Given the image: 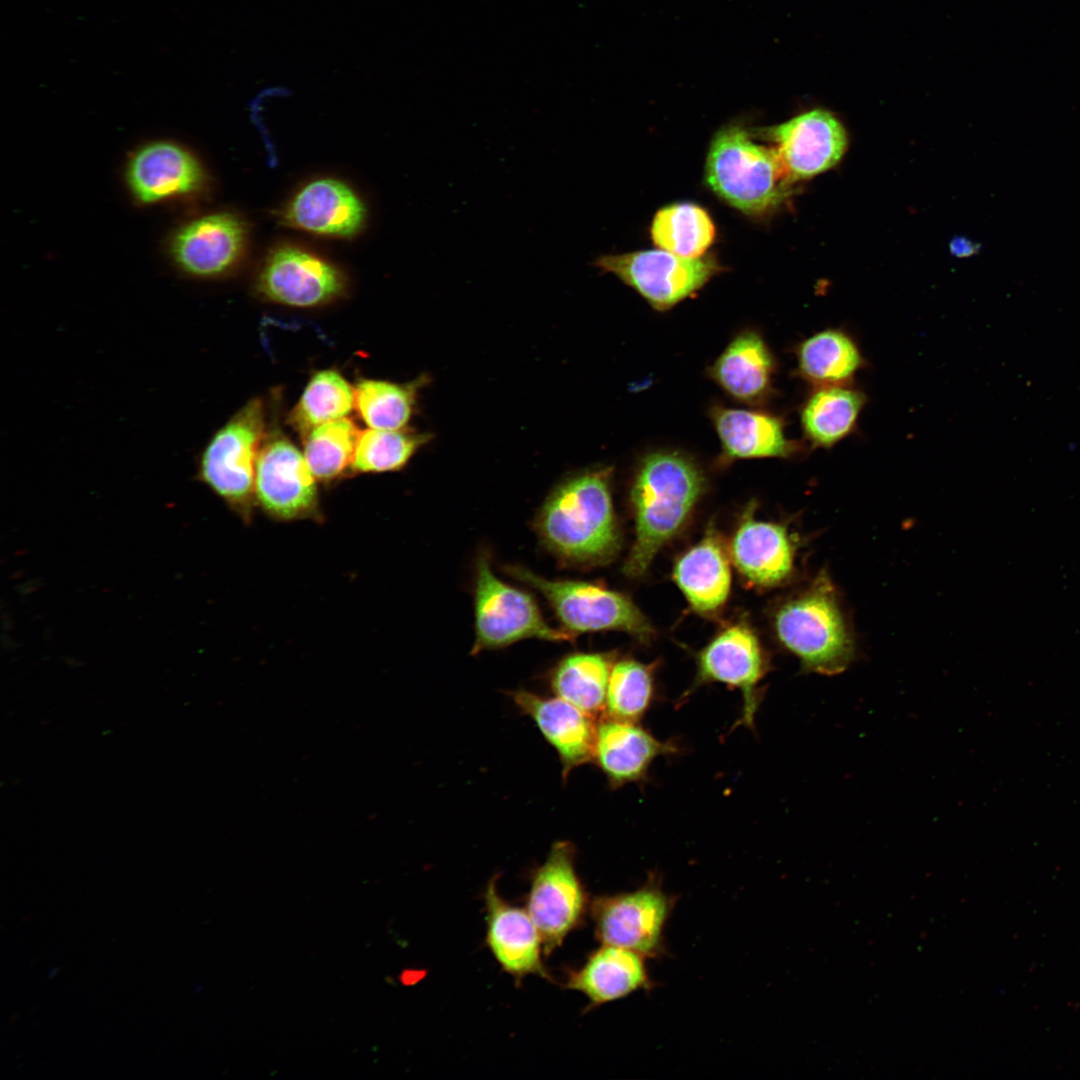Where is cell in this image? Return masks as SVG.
Instances as JSON below:
<instances>
[{
  "label": "cell",
  "mask_w": 1080,
  "mask_h": 1080,
  "mask_svg": "<svg viewBox=\"0 0 1080 1080\" xmlns=\"http://www.w3.org/2000/svg\"><path fill=\"white\" fill-rule=\"evenodd\" d=\"M545 547L571 565L602 564L620 545L609 469L575 475L557 486L535 519Z\"/></svg>",
  "instance_id": "obj_1"
},
{
  "label": "cell",
  "mask_w": 1080,
  "mask_h": 1080,
  "mask_svg": "<svg viewBox=\"0 0 1080 1080\" xmlns=\"http://www.w3.org/2000/svg\"><path fill=\"white\" fill-rule=\"evenodd\" d=\"M703 489L701 471L686 457L660 452L643 460L631 491L636 536L624 565L626 575L639 577L647 571L660 548L684 524Z\"/></svg>",
  "instance_id": "obj_2"
},
{
  "label": "cell",
  "mask_w": 1080,
  "mask_h": 1080,
  "mask_svg": "<svg viewBox=\"0 0 1080 1080\" xmlns=\"http://www.w3.org/2000/svg\"><path fill=\"white\" fill-rule=\"evenodd\" d=\"M774 626L779 641L808 672L840 674L854 660L853 634L825 571L778 608Z\"/></svg>",
  "instance_id": "obj_3"
},
{
  "label": "cell",
  "mask_w": 1080,
  "mask_h": 1080,
  "mask_svg": "<svg viewBox=\"0 0 1080 1080\" xmlns=\"http://www.w3.org/2000/svg\"><path fill=\"white\" fill-rule=\"evenodd\" d=\"M705 180L722 200L748 215L776 208L794 183L776 149L755 143L738 125L722 128L713 137Z\"/></svg>",
  "instance_id": "obj_4"
},
{
  "label": "cell",
  "mask_w": 1080,
  "mask_h": 1080,
  "mask_svg": "<svg viewBox=\"0 0 1080 1080\" xmlns=\"http://www.w3.org/2000/svg\"><path fill=\"white\" fill-rule=\"evenodd\" d=\"M265 440L263 402H246L209 439L201 451L197 475L243 520L255 501L256 463Z\"/></svg>",
  "instance_id": "obj_5"
},
{
  "label": "cell",
  "mask_w": 1080,
  "mask_h": 1080,
  "mask_svg": "<svg viewBox=\"0 0 1080 1080\" xmlns=\"http://www.w3.org/2000/svg\"><path fill=\"white\" fill-rule=\"evenodd\" d=\"M475 642L473 655L499 649L527 638L572 641L575 635L551 627L533 597L497 578L486 552L476 561L474 590Z\"/></svg>",
  "instance_id": "obj_6"
},
{
  "label": "cell",
  "mask_w": 1080,
  "mask_h": 1080,
  "mask_svg": "<svg viewBox=\"0 0 1080 1080\" xmlns=\"http://www.w3.org/2000/svg\"><path fill=\"white\" fill-rule=\"evenodd\" d=\"M513 578L539 591L569 633L620 630L647 640L653 629L641 611L624 595L600 585L573 580H549L523 566H506Z\"/></svg>",
  "instance_id": "obj_7"
},
{
  "label": "cell",
  "mask_w": 1080,
  "mask_h": 1080,
  "mask_svg": "<svg viewBox=\"0 0 1080 1080\" xmlns=\"http://www.w3.org/2000/svg\"><path fill=\"white\" fill-rule=\"evenodd\" d=\"M593 265L617 276L657 310L693 294L720 269L711 256L686 258L663 249L602 255Z\"/></svg>",
  "instance_id": "obj_8"
},
{
  "label": "cell",
  "mask_w": 1080,
  "mask_h": 1080,
  "mask_svg": "<svg viewBox=\"0 0 1080 1080\" xmlns=\"http://www.w3.org/2000/svg\"><path fill=\"white\" fill-rule=\"evenodd\" d=\"M256 289L269 301L311 308L342 297L347 290V278L330 261L286 244L268 254L258 273Z\"/></svg>",
  "instance_id": "obj_9"
},
{
  "label": "cell",
  "mask_w": 1080,
  "mask_h": 1080,
  "mask_svg": "<svg viewBox=\"0 0 1080 1080\" xmlns=\"http://www.w3.org/2000/svg\"><path fill=\"white\" fill-rule=\"evenodd\" d=\"M574 856L570 842H556L532 879L527 912L546 953L562 944L585 910L586 896L575 871Z\"/></svg>",
  "instance_id": "obj_10"
},
{
  "label": "cell",
  "mask_w": 1080,
  "mask_h": 1080,
  "mask_svg": "<svg viewBox=\"0 0 1080 1080\" xmlns=\"http://www.w3.org/2000/svg\"><path fill=\"white\" fill-rule=\"evenodd\" d=\"M255 501L277 520L318 514V491L304 454L285 436L265 438L256 463Z\"/></svg>",
  "instance_id": "obj_11"
},
{
  "label": "cell",
  "mask_w": 1080,
  "mask_h": 1080,
  "mask_svg": "<svg viewBox=\"0 0 1080 1080\" xmlns=\"http://www.w3.org/2000/svg\"><path fill=\"white\" fill-rule=\"evenodd\" d=\"M673 901L656 884L632 892L597 898L592 905L596 933L603 944L655 956L663 947V931Z\"/></svg>",
  "instance_id": "obj_12"
},
{
  "label": "cell",
  "mask_w": 1080,
  "mask_h": 1080,
  "mask_svg": "<svg viewBox=\"0 0 1080 1080\" xmlns=\"http://www.w3.org/2000/svg\"><path fill=\"white\" fill-rule=\"evenodd\" d=\"M246 245V224L233 213L215 212L179 227L169 250L181 272L206 280L230 273L244 256Z\"/></svg>",
  "instance_id": "obj_13"
},
{
  "label": "cell",
  "mask_w": 1080,
  "mask_h": 1080,
  "mask_svg": "<svg viewBox=\"0 0 1080 1080\" xmlns=\"http://www.w3.org/2000/svg\"><path fill=\"white\" fill-rule=\"evenodd\" d=\"M790 178L796 182L818 175L842 158L847 134L830 111L816 108L766 129Z\"/></svg>",
  "instance_id": "obj_14"
},
{
  "label": "cell",
  "mask_w": 1080,
  "mask_h": 1080,
  "mask_svg": "<svg viewBox=\"0 0 1080 1080\" xmlns=\"http://www.w3.org/2000/svg\"><path fill=\"white\" fill-rule=\"evenodd\" d=\"M125 176L129 191L142 204L195 194L203 188L206 178L197 157L171 141L140 147L130 157Z\"/></svg>",
  "instance_id": "obj_15"
},
{
  "label": "cell",
  "mask_w": 1080,
  "mask_h": 1080,
  "mask_svg": "<svg viewBox=\"0 0 1080 1080\" xmlns=\"http://www.w3.org/2000/svg\"><path fill=\"white\" fill-rule=\"evenodd\" d=\"M766 672V663L754 633L744 625H734L706 646L698 659L697 683L720 682L741 691V723L753 727L758 708L757 688Z\"/></svg>",
  "instance_id": "obj_16"
},
{
  "label": "cell",
  "mask_w": 1080,
  "mask_h": 1080,
  "mask_svg": "<svg viewBox=\"0 0 1080 1080\" xmlns=\"http://www.w3.org/2000/svg\"><path fill=\"white\" fill-rule=\"evenodd\" d=\"M366 207L346 183L319 178L304 185L283 209L289 227L319 236L351 238L366 221Z\"/></svg>",
  "instance_id": "obj_17"
},
{
  "label": "cell",
  "mask_w": 1080,
  "mask_h": 1080,
  "mask_svg": "<svg viewBox=\"0 0 1080 1080\" xmlns=\"http://www.w3.org/2000/svg\"><path fill=\"white\" fill-rule=\"evenodd\" d=\"M511 697L558 753L563 777L593 758L596 726L592 715L560 697L545 698L525 690L514 691Z\"/></svg>",
  "instance_id": "obj_18"
},
{
  "label": "cell",
  "mask_w": 1080,
  "mask_h": 1080,
  "mask_svg": "<svg viewBox=\"0 0 1080 1080\" xmlns=\"http://www.w3.org/2000/svg\"><path fill=\"white\" fill-rule=\"evenodd\" d=\"M487 943L502 968L514 976L543 974L541 935L527 910L503 900L491 879L486 891Z\"/></svg>",
  "instance_id": "obj_19"
},
{
  "label": "cell",
  "mask_w": 1080,
  "mask_h": 1080,
  "mask_svg": "<svg viewBox=\"0 0 1080 1080\" xmlns=\"http://www.w3.org/2000/svg\"><path fill=\"white\" fill-rule=\"evenodd\" d=\"M731 555L745 578L753 584L769 587L781 584L791 576L795 545L784 526L757 521L749 511L733 538Z\"/></svg>",
  "instance_id": "obj_20"
},
{
  "label": "cell",
  "mask_w": 1080,
  "mask_h": 1080,
  "mask_svg": "<svg viewBox=\"0 0 1080 1080\" xmlns=\"http://www.w3.org/2000/svg\"><path fill=\"white\" fill-rule=\"evenodd\" d=\"M671 751L636 722L607 717L596 726L593 759L613 787L640 780L656 757Z\"/></svg>",
  "instance_id": "obj_21"
},
{
  "label": "cell",
  "mask_w": 1080,
  "mask_h": 1080,
  "mask_svg": "<svg viewBox=\"0 0 1080 1080\" xmlns=\"http://www.w3.org/2000/svg\"><path fill=\"white\" fill-rule=\"evenodd\" d=\"M644 955L603 944L573 972L567 988L582 992L593 1006L623 998L651 984Z\"/></svg>",
  "instance_id": "obj_22"
},
{
  "label": "cell",
  "mask_w": 1080,
  "mask_h": 1080,
  "mask_svg": "<svg viewBox=\"0 0 1080 1080\" xmlns=\"http://www.w3.org/2000/svg\"><path fill=\"white\" fill-rule=\"evenodd\" d=\"M866 403L852 384L813 387L800 411L806 440L813 448H833L856 430Z\"/></svg>",
  "instance_id": "obj_23"
},
{
  "label": "cell",
  "mask_w": 1080,
  "mask_h": 1080,
  "mask_svg": "<svg viewBox=\"0 0 1080 1080\" xmlns=\"http://www.w3.org/2000/svg\"><path fill=\"white\" fill-rule=\"evenodd\" d=\"M713 422L728 458L787 457L797 448L786 437L782 420L770 414L716 408Z\"/></svg>",
  "instance_id": "obj_24"
},
{
  "label": "cell",
  "mask_w": 1080,
  "mask_h": 1080,
  "mask_svg": "<svg viewBox=\"0 0 1080 1080\" xmlns=\"http://www.w3.org/2000/svg\"><path fill=\"white\" fill-rule=\"evenodd\" d=\"M797 371L812 387L848 385L866 365L855 338L842 328H825L796 348Z\"/></svg>",
  "instance_id": "obj_25"
},
{
  "label": "cell",
  "mask_w": 1080,
  "mask_h": 1080,
  "mask_svg": "<svg viewBox=\"0 0 1080 1080\" xmlns=\"http://www.w3.org/2000/svg\"><path fill=\"white\" fill-rule=\"evenodd\" d=\"M674 578L691 606L702 613L721 607L729 594L731 573L718 538L710 533L676 563Z\"/></svg>",
  "instance_id": "obj_26"
},
{
  "label": "cell",
  "mask_w": 1080,
  "mask_h": 1080,
  "mask_svg": "<svg viewBox=\"0 0 1080 1080\" xmlns=\"http://www.w3.org/2000/svg\"><path fill=\"white\" fill-rule=\"evenodd\" d=\"M774 361L762 338L754 332L738 335L712 366L714 380L732 397L756 402L770 390Z\"/></svg>",
  "instance_id": "obj_27"
},
{
  "label": "cell",
  "mask_w": 1080,
  "mask_h": 1080,
  "mask_svg": "<svg viewBox=\"0 0 1080 1080\" xmlns=\"http://www.w3.org/2000/svg\"><path fill=\"white\" fill-rule=\"evenodd\" d=\"M612 665L600 653H573L553 669L550 684L553 692L592 715L605 707Z\"/></svg>",
  "instance_id": "obj_28"
},
{
  "label": "cell",
  "mask_w": 1080,
  "mask_h": 1080,
  "mask_svg": "<svg viewBox=\"0 0 1080 1080\" xmlns=\"http://www.w3.org/2000/svg\"><path fill=\"white\" fill-rule=\"evenodd\" d=\"M355 408V386L334 369L317 371L288 416L302 437L313 428L346 417Z\"/></svg>",
  "instance_id": "obj_29"
},
{
  "label": "cell",
  "mask_w": 1080,
  "mask_h": 1080,
  "mask_svg": "<svg viewBox=\"0 0 1080 1080\" xmlns=\"http://www.w3.org/2000/svg\"><path fill=\"white\" fill-rule=\"evenodd\" d=\"M651 236L659 248L686 258H699L715 238L709 214L692 203H676L660 209L651 225Z\"/></svg>",
  "instance_id": "obj_30"
},
{
  "label": "cell",
  "mask_w": 1080,
  "mask_h": 1080,
  "mask_svg": "<svg viewBox=\"0 0 1080 1080\" xmlns=\"http://www.w3.org/2000/svg\"><path fill=\"white\" fill-rule=\"evenodd\" d=\"M425 383L426 376L407 383L361 379L355 385V408L370 428H404L414 412L418 393Z\"/></svg>",
  "instance_id": "obj_31"
},
{
  "label": "cell",
  "mask_w": 1080,
  "mask_h": 1080,
  "mask_svg": "<svg viewBox=\"0 0 1080 1080\" xmlns=\"http://www.w3.org/2000/svg\"><path fill=\"white\" fill-rule=\"evenodd\" d=\"M361 431L349 418L310 430L304 438V457L316 480L330 482L352 469Z\"/></svg>",
  "instance_id": "obj_32"
},
{
  "label": "cell",
  "mask_w": 1080,
  "mask_h": 1080,
  "mask_svg": "<svg viewBox=\"0 0 1080 1080\" xmlns=\"http://www.w3.org/2000/svg\"><path fill=\"white\" fill-rule=\"evenodd\" d=\"M432 435L401 428L367 429L361 432L352 471L382 473L402 469Z\"/></svg>",
  "instance_id": "obj_33"
},
{
  "label": "cell",
  "mask_w": 1080,
  "mask_h": 1080,
  "mask_svg": "<svg viewBox=\"0 0 1080 1080\" xmlns=\"http://www.w3.org/2000/svg\"><path fill=\"white\" fill-rule=\"evenodd\" d=\"M653 675L649 666L622 660L612 666L607 695V717L637 722L653 698Z\"/></svg>",
  "instance_id": "obj_34"
},
{
  "label": "cell",
  "mask_w": 1080,
  "mask_h": 1080,
  "mask_svg": "<svg viewBox=\"0 0 1080 1080\" xmlns=\"http://www.w3.org/2000/svg\"><path fill=\"white\" fill-rule=\"evenodd\" d=\"M954 249L959 255L968 256L974 254L979 249V246L967 239H961L955 242Z\"/></svg>",
  "instance_id": "obj_35"
}]
</instances>
